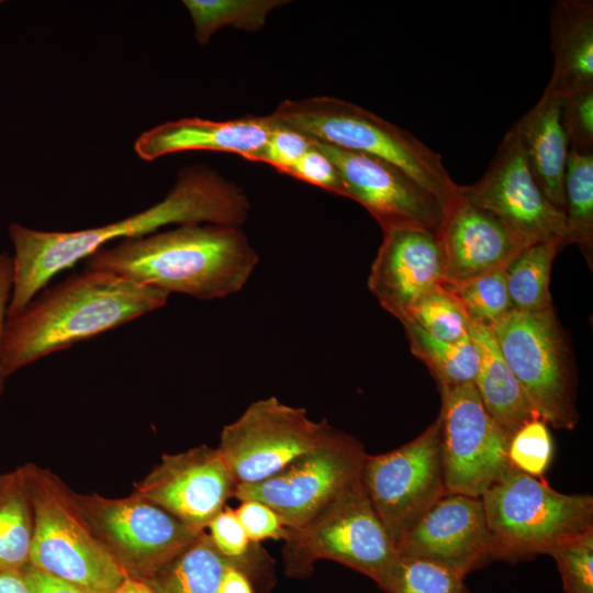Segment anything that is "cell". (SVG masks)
Masks as SVG:
<instances>
[{"mask_svg":"<svg viewBox=\"0 0 593 593\" xmlns=\"http://www.w3.org/2000/svg\"><path fill=\"white\" fill-rule=\"evenodd\" d=\"M249 211L248 197L240 187L206 166L195 165L179 171L161 201L114 223L74 232H45L11 223L13 286L7 317L20 313L54 276L108 243L144 237L171 224L239 226Z\"/></svg>","mask_w":593,"mask_h":593,"instance_id":"obj_1","label":"cell"},{"mask_svg":"<svg viewBox=\"0 0 593 593\" xmlns=\"http://www.w3.org/2000/svg\"><path fill=\"white\" fill-rule=\"evenodd\" d=\"M210 537L225 556L242 559L247 553L250 539L235 510L224 507L208 525Z\"/></svg>","mask_w":593,"mask_h":593,"instance_id":"obj_39","label":"cell"},{"mask_svg":"<svg viewBox=\"0 0 593 593\" xmlns=\"http://www.w3.org/2000/svg\"><path fill=\"white\" fill-rule=\"evenodd\" d=\"M465 578L434 562L400 555L388 593H469Z\"/></svg>","mask_w":593,"mask_h":593,"instance_id":"obj_32","label":"cell"},{"mask_svg":"<svg viewBox=\"0 0 593 593\" xmlns=\"http://www.w3.org/2000/svg\"><path fill=\"white\" fill-rule=\"evenodd\" d=\"M471 338L480 357L473 384L488 413L511 439L519 427L540 416L502 357L491 329L472 323Z\"/></svg>","mask_w":593,"mask_h":593,"instance_id":"obj_23","label":"cell"},{"mask_svg":"<svg viewBox=\"0 0 593 593\" xmlns=\"http://www.w3.org/2000/svg\"><path fill=\"white\" fill-rule=\"evenodd\" d=\"M74 497L94 536L130 578L146 579L204 532L132 493L107 497L74 491Z\"/></svg>","mask_w":593,"mask_h":593,"instance_id":"obj_11","label":"cell"},{"mask_svg":"<svg viewBox=\"0 0 593 593\" xmlns=\"http://www.w3.org/2000/svg\"><path fill=\"white\" fill-rule=\"evenodd\" d=\"M282 540L288 574L304 577L315 561L328 559L363 573L385 592L400 558L362 481L306 523L287 528Z\"/></svg>","mask_w":593,"mask_h":593,"instance_id":"obj_7","label":"cell"},{"mask_svg":"<svg viewBox=\"0 0 593 593\" xmlns=\"http://www.w3.org/2000/svg\"><path fill=\"white\" fill-rule=\"evenodd\" d=\"M398 550L465 577L494 560L481 497L447 493L417 521Z\"/></svg>","mask_w":593,"mask_h":593,"instance_id":"obj_17","label":"cell"},{"mask_svg":"<svg viewBox=\"0 0 593 593\" xmlns=\"http://www.w3.org/2000/svg\"><path fill=\"white\" fill-rule=\"evenodd\" d=\"M13 286V261L12 258L0 251V393L3 388L5 376L1 366V342L3 327L7 320L8 306Z\"/></svg>","mask_w":593,"mask_h":593,"instance_id":"obj_41","label":"cell"},{"mask_svg":"<svg viewBox=\"0 0 593 593\" xmlns=\"http://www.w3.org/2000/svg\"><path fill=\"white\" fill-rule=\"evenodd\" d=\"M443 286L460 301L472 323L491 328L513 310L505 268Z\"/></svg>","mask_w":593,"mask_h":593,"instance_id":"obj_31","label":"cell"},{"mask_svg":"<svg viewBox=\"0 0 593 593\" xmlns=\"http://www.w3.org/2000/svg\"><path fill=\"white\" fill-rule=\"evenodd\" d=\"M275 123L264 147L248 160L268 164L284 174L313 144L311 137Z\"/></svg>","mask_w":593,"mask_h":593,"instance_id":"obj_36","label":"cell"},{"mask_svg":"<svg viewBox=\"0 0 593 593\" xmlns=\"http://www.w3.org/2000/svg\"><path fill=\"white\" fill-rule=\"evenodd\" d=\"M0 593H31L21 571L0 570Z\"/></svg>","mask_w":593,"mask_h":593,"instance_id":"obj_43","label":"cell"},{"mask_svg":"<svg viewBox=\"0 0 593 593\" xmlns=\"http://www.w3.org/2000/svg\"><path fill=\"white\" fill-rule=\"evenodd\" d=\"M553 456V443L548 425L541 418L533 419L511 437L508 459L519 471L542 478Z\"/></svg>","mask_w":593,"mask_h":593,"instance_id":"obj_34","label":"cell"},{"mask_svg":"<svg viewBox=\"0 0 593 593\" xmlns=\"http://www.w3.org/2000/svg\"><path fill=\"white\" fill-rule=\"evenodd\" d=\"M20 467L33 513L30 563L86 593H113L130 577L92 533L74 491L47 468Z\"/></svg>","mask_w":593,"mask_h":593,"instance_id":"obj_5","label":"cell"},{"mask_svg":"<svg viewBox=\"0 0 593 593\" xmlns=\"http://www.w3.org/2000/svg\"><path fill=\"white\" fill-rule=\"evenodd\" d=\"M548 555L556 560L566 593H593V528L561 541Z\"/></svg>","mask_w":593,"mask_h":593,"instance_id":"obj_33","label":"cell"},{"mask_svg":"<svg viewBox=\"0 0 593 593\" xmlns=\"http://www.w3.org/2000/svg\"><path fill=\"white\" fill-rule=\"evenodd\" d=\"M33 513L21 467L0 473V570L30 563Z\"/></svg>","mask_w":593,"mask_h":593,"instance_id":"obj_25","label":"cell"},{"mask_svg":"<svg viewBox=\"0 0 593 593\" xmlns=\"http://www.w3.org/2000/svg\"><path fill=\"white\" fill-rule=\"evenodd\" d=\"M490 329L540 418L558 429L574 428L579 414L572 357L555 309L512 310Z\"/></svg>","mask_w":593,"mask_h":593,"instance_id":"obj_8","label":"cell"},{"mask_svg":"<svg viewBox=\"0 0 593 593\" xmlns=\"http://www.w3.org/2000/svg\"><path fill=\"white\" fill-rule=\"evenodd\" d=\"M401 324L412 354L425 363L438 387L473 384L480 357L471 337L458 343H447L432 337L411 321Z\"/></svg>","mask_w":593,"mask_h":593,"instance_id":"obj_27","label":"cell"},{"mask_svg":"<svg viewBox=\"0 0 593 593\" xmlns=\"http://www.w3.org/2000/svg\"><path fill=\"white\" fill-rule=\"evenodd\" d=\"M168 298L158 289L87 269L7 317L1 342L3 373L8 377L46 355L160 309Z\"/></svg>","mask_w":593,"mask_h":593,"instance_id":"obj_3","label":"cell"},{"mask_svg":"<svg viewBox=\"0 0 593 593\" xmlns=\"http://www.w3.org/2000/svg\"><path fill=\"white\" fill-rule=\"evenodd\" d=\"M549 35L553 66L545 89L560 97L593 89V1H556Z\"/></svg>","mask_w":593,"mask_h":593,"instance_id":"obj_22","label":"cell"},{"mask_svg":"<svg viewBox=\"0 0 593 593\" xmlns=\"http://www.w3.org/2000/svg\"><path fill=\"white\" fill-rule=\"evenodd\" d=\"M404 321H411L432 337L458 343L471 337L472 322L460 301L439 284L415 302Z\"/></svg>","mask_w":593,"mask_h":593,"instance_id":"obj_30","label":"cell"},{"mask_svg":"<svg viewBox=\"0 0 593 593\" xmlns=\"http://www.w3.org/2000/svg\"><path fill=\"white\" fill-rule=\"evenodd\" d=\"M113 593H155L144 581L127 578Z\"/></svg>","mask_w":593,"mask_h":593,"instance_id":"obj_44","label":"cell"},{"mask_svg":"<svg viewBox=\"0 0 593 593\" xmlns=\"http://www.w3.org/2000/svg\"><path fill=\"white\" fill-rule=\"evenodd\" d=\"M219 593H253L250 584L238 567H232L224 574Z\"/></svg>","mask_w":593,"mask_h":593,"instance_id":"obj_42","label":"cell"},{"mask_svg":"<svg viewBox=\"0 0 593 593\" xmlns=\"http://www.w3.org/2000/svg\"><path fill=\"white\" fill-rule=\"evenodd\" d=\"M237 482L219 448L201 445L165 454L137 483L132 494L204 530L234 496Z\"/></svg>","mask_w":593,"mask_h":593,"instance_id":"obj_16","label":"cell"},{"mask_svg":"<svg viewBox=\"0 0 593 593\" xmlns=\"http://www.w3.org/2000/svg\"><path fill=\"white\" fill-rule=\"evenodd\" d=\"M235 513L253 542L264 539H283L287 534V527L278 515L261 502L242 501Z\"/></svg>","mask_w":593,"mask_h":593,"instance_id":"obj_38","label":"cell"},{"mask_svg":"<svg viewBox=\"0 0 593 593\" xmlns=\"http://www.w3.org/2000/svg\"><path fill=\"white\" fill-rule=\"evenodd\" d=\"M566 236L561 249L577 245L590 268L593 259V154L568 152L564 172Z\"/></svg>","mask_w":593,"mask_h":593,"instance_id":"obj_28","label":"cell"},{"mask_svg":"<svg viewBox=\"0 0 593 593\" xmlns=\"http://www.w3.org/2000/svg\"><path fill=\"white\" fill-rule=\"evenodd\" d=\"M560 242L527 246L505 267L506 286L513 310L538 312L553 309L549 291L550 272Z\"/></svg>","mask_w":593,"mask_h":593,"instance_id":"obj_26","label":"cell"},{"mask_svg":"<svg viewBox=\"0 0 593 593\" xmlns=\"http://www.w3.org/2000/svg\"><path fill=\"white\" fill-rule=\"evenodd\" d=\"M31 593H86L75 584L35 568L31 563L21 570Z\"/></svg>","mask_w":593,"mask_h":593,"instance_id":"obj_40","label":"cell"},{"mask_svg":"<svg viewBox=\"0 0 593 593\" xmlns=\"http://www.w3.org/2000/svg\"><path fill=\"white\" fill-rule=\"evenodd\" d=\"M312 142L338 169L347 198L361 204L383 232L402 227L438 232L443 205L401 168L370 154Z\"/></svg>","mask_w":593,"mask_h":593,"instance_id":"obj_15","label":"cell"},{"mask_svg":"<svg viewBox=\"0 0 593 593\" xmlns=\"http://www.w3.org/2000/svg\"><path fill=\"white\" fill-rule=\"evenodd\" d=\"M275 122L311 138L382 158L434 194L443 209L459 195L441 156L412 133L335 97L283 100L270 114Z\"/></svg>","mask_w":593,"mask_h":593,"instance_id":"obj_4","label":"cell"},{"mask_svg":"<svg viewBox=\"0 0 593 593\" xmlns=\"http://www.w3.org/2000/svg\"><path fill=\"white\" fill-rule=\"evenodd\" d=\"M86 260L88 270L111 272L169 295L214 300L240 291L259 257L239 226L193 223L120 240Z\"/></svg>","mask_w":593,"mask_h":593,"instance_id":"obj_2","label":"cell"},{"mask_svg":"<svg viewBox=\"0 0 593 593\" xmlns=\"http://www.w3.org/2000/svg\"><path fill=\"white\" fill-rule=\"evenodd\" d=\"M560 120L569 149L593 154V89L560 97Z\"/></svg>","mask_w":593,"mask_h":593,"instance_id":"obj_35","label":"cell"},{"mask_svg":"<svg viewBox=\"0 0 593 593\" xmlns=\"http://www.w3.org/2000/svg\"><path fill=\"white\" fill-rule=\"evenodd\" d=\"M366 452L339 430L324 446L257 483L236 485L234 496L268 505L287 528L301 526L323 507L361 483Z\"/></svg>","mask_w":593,"mask_h":593,"instance_id":"obj_12","label":"cell"},{"mask_svg":"<svg viewBox=\"0 0 593 593\" xmlns=\"http://www.w3.org/2000/svg\"><path fill=\"white\" fill-rule=\"evenodd\" d=\"M438 389L447 490L481 497L514 468L508 459L510 438L488 413L474 384Z\"/></svg>","mask_w":593,"mask_h":593,"instance_id":"obj_13","label":"cell"},{"mask_svg":"<svg viewBox=\"0 0 593 593\" xmlns=\"http://www.w3.org/2000/svg\"><path fill=\"white\" fill-rule=\"evenodd\" d=\"M438 235L445 257V282L504 269L523 249L492 213L471 203L460 189L444 211Z\"/></svg>","mask_w":593,"mask_h":593,"instance_id":"obj_19","label":"cell"},{"mask_svg":"<svg viewBox=\"0 0 593 593\" xmlns=\"http://www.w3.org/2000/svg\"><path fill=\"white\" fill-rule=\"evenodd\" d=\"M511 128L521 142L538 187L549 202L563 212L569 145L560 120V96L545 89L537 103Z\"/></svg>","mask_w":593,"mask_h":593,"instance_id":"obj_21","label":"cell"},{"mask_svg":"<svg viewBox=\"0 0 593 593\" xmlns=\"http://www.w3.org/2000/svg\"><path fill=\"white\" fill-rule=\"evenodd\" d=\"M243 559L223 555L210 535L202 532L142 581L155 593H219L224 574Z\"/></svg>","mask_w":593,"mask_h":593,"instance_id":"obj_24","label":"cell"},{"mask_svg":"<svg viewBox=\"0 0 593 593\" xmlns=\"http://www.w3.org/2000/svg\"><path fill=\"white\" fill-rule=\"evenodd\" d=\"M339 429L275 396L253 402L224 426L217 446L237 484L257 483L327 444Z\"/></svg>","mask_w":593,"mask_h":593,"instance_id":"obj_9","label":"cell"},{"mask_svg":"<svg viewBox=\"0 0 593 593\" xmlns=\"http://www.w3.org/2000/svg\"><path fill=\"white\" fill-rule=\"evenodd\" d=\"M287 0H183L194 26L199 44L205 45L222 27L232 26L247 32L264 27L273 10L288 4Z\"/></svg>","mask_w":593,"mask_h":593,"instance_id":"obj_29","label":"cell"},{"mask_svg":"<svg viewBox=\"0 0 593 593\" xmlns=\"http://www.w3.org/2000/svg\"><path fill=\"white\" fill-rule=\"evenodd\" d=\"M0 3H1V1H0Z\"/></svg>","mask_w":593,"mask_h":593,"instance_id":"obj_45","label":"cell"},{"mask_svg":"<svg viewBox=\"0 0 593 593\" xmlns=\"http://www.w3.org/2000/svg\"><path fill=\"white\" fill-rule=\"evenodd\" d=\"M313 144V142H312ZM286 175L347 198L343 178L333 161L316 146L306 150Z\"/></svg>","mask_w":593,"mask_h":593,"instance_id":"obj_37","label":"cell"},{"mask_svg":"<svg viewBox=\"0 0 593 593\" xmlns=\"http://www.w3.org/2000/svg\"><path fill=\"white\" fill-rule=\"evenodd\" d=\"M275 124L270 114L225 121L182 118L141 134L134 150L146 161L186 150L225 152L248 160L264 147Z\"/></svg>","mask_w":593,"mask_h":593,"instance_id":"obj_20","label":"cell"},{"mask_svg":"<svg viewBox=\"0 0 593 593\" xmlns=\"http://www.w3.org/2000/svg\"><path fill=\"white\" fill-rule=\"evenodd\" d=\"M446 280L438 232L402 227L383 232L368 288L380 305L403 321L410 307Z\"/></svg>","mask_w":593,"mask_h":593,"instance_id":"obj_18","label":"cell"},{"mask_svg":"<svg viewBox=\"0 0 593 593\" xmlns=\"http://www.w3.org/2000/svg\"><path fill=\"white\" fill-rule=\"evenodd\" d=\"M460 193L492 213L523 248L551 240L561 245L566 236L564 214L538 187L512 128L503 136L483 176L472 184L460 186Z\"/></svg>","mask_w":593,"mask_h":593,"instance_id":"obj_14","label":"cell"},{"mask_svg":"<svg viewBox=\"0 0 593 593\" xmlns=\"http://www.w3.org/2000/svg\"><path fill=\"white\" fill-rule=\"evenodd\" d=\"M493 559L522 561L548 555L561 541L593 528V497L564 494L515 467L481 496Z\"/></svg>","mask_w":593,"mask_h":593,"instance_id":"obj_6","label":"cell"},{"mask_svg":"<svg viewBox=\"0 0 593 593\" xmlns=\"http://www.w3.org/2000/svg\"><path fill=\"white\" fill-rule=\"evenodd\" d=\"M363 489L396 548L417 521L448 492L437 417L413 440L366 455Z\"/></svg>","mask_w":593,"mask_h":593,"instance_id":"obj_10","label":"cell"}]
</instances>
